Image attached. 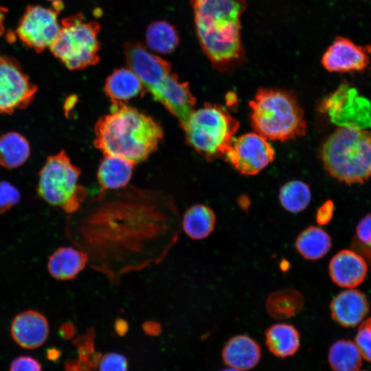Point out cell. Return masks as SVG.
Segmentation results:
<instances>
[{
	"label": "cell",
	"instance_id": "cell-5",
	"mask_svg": "<svg viewBox=\"0 0 371 371\" xmlns=\"http://www.w3.org/2000/svg\"><path fill=\"white\" fill-rule=\"evenodd\" d=\"M249 106L252 127L267 139L284 142L306 132L304 111L289 91L260 88Z\"/></svg>",
	"mask_w": 371,
	"mask_h": 371
},
{
	"label": "cell",
	"instance_id": "cell-15",
	"mask_svg": "<svg viewBox=\"0 0 371 371\" xmlns=\"http://www.w3.org/2000/svg\"><path fill=\"white\" fill-rule=\"evenodd\" d=\"M328 271L331 280L337 285L353 288L365 279L368 267L362 256L355 251L344 249L330 260Z\"/></svg>",
	"mask_w": 371,
	"mask_h": 371
},
{
	"label": "cell",
	"instance_id": "cell-34",
	"mask_svg": "<svg viewBox=\"0 0 371 371\" xmlns=\"http://www.w3.org/2000/svg\"><path fill=\"white\" fill-rule=\"evenodd\" d=\"M334 212L333 203L328 200L322 204L317 210L316 222L319 225L328 224L332 219Z\"/></svg>",
	"mask_w": 371,
	"mask_h": 371
},
{
	"label": "cell",
	"instance_id": "cell-29",
	"mask_svg": "<svg viewBox=\"0 0 371 371\" xmlns=\"http://www.w3.org/2000/svg\"><path fill=\"white\" fill-rule=\"evenodd\" d=\"M356 231L357 239L352 244L353 249L361 256L371 259V214L359 223Z\"/></svg>",
	"mask_w": 371,
	"mask_h": 371
},
{
	"label": "cell",
	"instance_id": "cell-2",
	"mask_svg": "<svg viewBox=\"0 0 371 371\" xmlns=\"http://www.w3.org/2000/svg\"><path fill=\"white\" fill-rule=\"evenodd\" d=\"M199 41L212 66L228 71L242 64L245 52L240 18L245 0H191Z\"/></svg>",
	"mask_w": 371,
	"mask_h": 371
},
{
	"label": "cell",
	"instance_id": "cell-42",
	"mask_svg": "<svg viewBox=\"0 0 371 371\" xmlns=\"http://www.w3.org/2000/svg\"><path fill=\"white\" fill-rule=\"evenodd\" d=\"M49 1H52V3H60V2H62L63 0H47Z\"/></svg>",
	"mask_w": 371,
	"mask_h": 371
},
{
	"label": "cell",
	"instance_id": "cell-12",
	"mask_svg": "<svg viewBox=\"0 0 371 371\" xmlns=\"http://www.w3.org/2000/svg\"><path fill=\"white\" fill-rule=\"evenodd\" d=\"M225 159L240 174L254 175L274 159L275 151L267 139L248 133L233 140Z\"/></svg>",
	"mask_w": 371,
	"mask_h": 371
},
{
	"label": "cell",
	"instance_id": "cell-24",
	"mask_svg": "<svg viewBox=\"0 0 371 371\" xmlns=\"http://www.w3.org/2000/svg\"><path fill=\"white\" fill-rule=\"evenodd\" d=\"M295 245L297 252L304 258L317 260L329 251L332 241L329 234L323 229L309 226L298 234Z\"/></svg>",
	"mask_w": 371,
	"mask_h": 371
},
{
	"label": "cell",
	"instance_id": "cell-14",
	"mask_svg": "<svg viewBox=\"0 0 371 371\" xmlns=\"http://www.w3.org/2000/svg\"><path fill=\"white\" fill-rule=\"evenodd\" d=\"M11 335L15 342L26 349L42 346L49 335V323L40 312L27 310L17 314L11 324Z\"/></svg>",
	"mask_w": 371,
	"mask_h": 371
},
{
	"label": "cell",
	"instance_id": "cell-44",
	"mask_svg": "<svg viewBox=\"0 0 371 371\" xmlns=\"http://www.w3.org/2000/svg\"><path fill=\"white\" fill-rule=\"evenodd\" d=\"M0 60H1V57H0Z\"/></svg>",
	"mask_w": 371,
	"mask_h": 371
},
{
	"label": "cell",
	"instance_id": "cell-25",
	"mask_svg": "<svg viewBox=\"0 0 371 371\" xmlns=\"http://www.w3.org/2000/svg\"><path fill=\"white\" fill-rule=\"evenodd\" d=\"M30 146L27 139L17 132H8L0 136V165L16 168L28 159Z\"/></svg>",
	"mask_w": 371,
	"mask_h": 371
},
{
	"label": "cell",
	"instance_id": "cell-16",
	"mask_svg": "<svg viewBox=\"0 0 371 371\" xmlns=\"http://www.w3.org/2000/svg\"><path fill=\"white\" fill-rule=\"evenodd\" d=\"M330 309L333 319L346 327L355 326L369 312V303L359 291L348 289L332 300Z\"/></svg>",
	"mask_w": 371,
	"mask_h": 371
},
{
	"label": "cell",
	"instance_id": "cell-4",
	"mask_svg": "<svg viewBox=\"0 0 371 371\" xmlns=\"http://www.w3.org/2000/svg\"><path fill=\"white\" fill-rule=\"evenodd\" d=\"M124 52L128 67L140 79L145 92L150 93L179 122L184 121L196 104L189 84L179 81L178 76L171 73L168 62L150 53L140 44H126Z\"/></svg>",
	"mask_w": 371,
	"mask_h": 371
},
{
	"label": "cell",
	"instance_id": "cell-22",
	"mask_svg": "<svg viewBox=\"0 0 371 371\" xmlns=\"http://www.w3.org/2000/svg\"><path fill=\"white\" fill-rule=\"evenodd\" d=\"M216 218L214 211L203 204H195L184 213L181 226L188 236L194 240H201L214 231Z\"/></svg>",
	"mask_w": 371,
	"mask_h": 371
},
{
	"label": "cell",
	"instance_id": "cell-7",
	"mask_svg": "<svg viewBox=\"0 0 371 371\" xmlns=\"http://www.w3.org/2000/svg\"><path fill=\"white\" fill-rule=\"evenodd\" d=\"M239 126L238 120L223 106L205 103L194 110L181 127L187 143L210 160L225 156Z\"/></svg>",
	"mask_w": 371,
	"mask_h": 371
},
{
	"label": "cell",
	"instance_id": "cell-28",
	"mask_svg": "<svg viewBox=\"0 0 371 371\" xmlns=\"http://www.w3.org/2000/svg\"><path fill=\"white\" fill-rule=\"evenodd\" d=\"M279 200L282 207L286 211L299 213L309 205L311 191L309 186L302 181H290L281 187Z\"/></svg>",
	"mask_w": 371,
	"mask_h": 371
},
{
	"label": "cell",
	"instance_id": "cell-9",
	"mask_svg": "<svg viewBox=\"0 0 371 371\" xmlns=\"http://www.w3.org/2000/svg\"><path fill=\"white\" fill-rule=\"evenodd\" d=\"M60 33L49 47L53 55L70 70H81L100 60V25L86 22L77 14L62 20Z\"/></svg>",
	"mask_w": 371,
	"mask_h": 371
},
{
	"label": "cell",
	"instance_id": "cell-27",
	"mask_svg": "<svg viewBox=\"0 0 371 371\" xmlns=\"http://www.w3.org/2000/svg\"><path fill=\"white\" fill-rule=\"evenodd\" d=\"M146 40L148 47L154 52L168 54L179 43V36L175 27L165 21L151 23L147 28Z\"/></svg>",
	"mask_w": 371,
	"mask_h": 371
},
{
	"label": "cell",
	"instance_id": "cell-8",
	"mask_svg": "<svg viewBox=\"0 0 371 371\" xmlns=\"http://www.w3.org/2000/svg\"><path fill=\"white\" fill-rule=\"evenodd\" d=\"M80 172L65 151L49 156L39 172L38 196L68 214L75 212L87 196V189L78 184Z\"/></svg>",
	"mask_w": 371,
	"mask_h": 371
},
{
	"label": "cell",
	"instance_id": "cell-40",
	"mask_svg": "<svg viewBox=\"0 0 371 371\" xmlns=\"http://www.w3.org/2000/svg\"><path fill=\"white\" fill-rule=\"evenodd\" d=\"M226 101L228 104H232L234 102H236V96L234 93H229L227 95Z\"/></svg>",
	"mask_w": 371,
	"mask_h": 371
},
{
	"label": "cell",
	"instance_id": "cell-37",
	"mask_svg": "<svg viewBox=\"0 0 371 371\" xmlns=\"http://www.w3.org/2000/svg\"><path fill=\"white\" fill-rule=\"evenodd\" d=\"M101 358H102L101 353L93 352L92 353L91 358L89 359L90 367L93 368H97L99 366Z\"/></svg>",
	"mask_w": 371,
	"mask_h": 371
},
{
	"label": "cell",
	"instance_id": "cell-6",
	"mask_svg": "<svg viewBox=\"0 0 371 371\" xmlns=\"http://www.w3.org/2000/svg\"><path fill=\"white\" fill-rule=\"evenodd\" d=\"M320 156L325 170L337 180L362 183L371 177V133L339 127L324 142Z\"/></svg>",
	"mask_w": 371,
	"mask_h": 371
},
{
	"label": "cell",
	"instance_id": "cell-30",
	"mask_svg": "<svg viewBox=\"0 0 371 371\" xmlns=\"http://www.w3.org/2000/svg\"><path fill=\"white\" fill-rule=\"evenodd\" d=\"M19 191L8 181H0V214H2L20 201Z\"/></svg>",
	"mask_w": 371,
	"mask_h": 371
},
{
	"label": "cell",
	"instance_id": "cell-32",
	"mask_svg": "<svg viewBox=\"0 0 371 371\" xmlns=\"http://www.w3.org/2000/svg\"><path fill=\"white\" fill-rule=\"evenodd\" d=\"M99 370L100 371H127L128 362L124 355L109 352L102 357Z\"/></svg>",
	"mask_w": 371,
	"mask_h": 371
},
{
	"label": "cell",
	"instance_id": "cell-33",
	"mask_svg": "<svg viewBox=\"0 0 371 371\" xmlns=\"http://www.w3.org/2000/svg\"><path fill=\"white\" fill-rule=\"evenodd\" d=\"M10 371H41L39 363L30 357H19L15 359Z\"/></svg>",
	"mask_w": 371,
	"mask_h": 371
},
{
	"label": "cell",
	"instance_id": "cell-35",
	"mask_svg": "<svg viewBox=\"0 0 371 371\" xmlns=\"http://www.w3.org/2000/svg\"><path fill=\"white\" fill-rule=\"evenodd\" d=\"M144 331L152 336H157L161 333V326L154 322H147L143 324Z\"/></svg>",
	"mask_w": 371,
	"mask_h": 371
},
{
	"label": "cell",
	"instance_id": "cell-26",
	"mask_svg": "<svg viewBox=\"0 0 371 371\" xmlns=\"http://www.w3.org/2000/svg\"><path fill=\"white\" fill-rule=\"evenodd\" d=\"M328 360L334 371H358L361 366V355L350 340H339L330 348Z\"/></svg>",
	"mask_w": 371,
	"mask_h": 371
},
{
	"label": "cell",
	"instance_id": "cell-39",
	"mask_svg": "<svg viewBox=\"0 0 371 371\" xmlns=\"http://www.w3.org/2000/svg\"><path fill=\"white\" fill-rule=\"evenodd\" d=\"M238 205L240 206V207L243 210H247L249 207V205H250V201L249 200V199L246 196H241L238 199Z\"/></svg>",
	"mask_w": 371,
	"mask_h": 371
},
{
	"label": "cell",
	"instance_id": "cell-21",
	"mask_svg": "<svg viewBox=\"0 0 371 371\" xmlns=\"http://www.w3.org/2000/svg\"><path fill=\"white\" fill-rule=\"evenodd\" d=\"M265 342L269 350L275 356L286 358L293 355L300 347V335L293 325L275 324L265 332Z\"/></svg>",
	"mask_w": 371,
	"mask_h": 371
},
{
	"label": "cell",
	"instance_id": "cell-38",
	"mask_svg": "<svg viewBox=\"0 0 371 371\" xmlns=\"http://www.w3.org/2000/svg\"><path fill=\"white\" fill-rule=\"evenodd\" d=\"M7 12L8 10L6 8L0 6V36L3 34L5 31L4 21Z\"/></svg>",
	"mask_w": 371,
	"mask_h": 371
},
{
	"label": "cell",
	"instance_id": "cell-23",
	"mask_svg": "<svg viewBox=\"0 0 371 371\" xmlns=\"http://www.w3.org/2000/svg\"><path fill=\"white\" fill-rule=\"evenodd\" d=\"M304 304V296L299 291L283 289L269 294L266 300L265 308L271 317L286 319L300 313Z\"/></svg>",
	"mask_w": 371,
	"mask_h": 371
},
{
	"label": "cell",
	"instance_id": "cell-1",
	"mask_svg": "<svg viewBox=\"0 0 371 371\" xmlns=\"http://www.w3.org/2000/svg\"><path fill=\"white\" fill-rule=\"evenodd\" d=\"M98 203L67 221V235L112 283L160 262L179 237L177 210L160 197L137 192Z\"/></svg>",
	"mask_w": 371,
	"mask_h": 371
},
{
	"label": "cell",
	"instance_id": "cell-17",
	"mask_svg": "<svg viewBox=\"0 0 371 371\" xmlns=\"http://www.w3.org/2000/svg\"><path fill=\"white\" fill-rule=\"evenodd\" d=\"M224 363L235 369L246 371L254 368L261 358L259 344L246 335L231 337L221 352Z\"/></svg>",
	"mask_w": 371,
	"mask_h": 371
},
{
	"label": "cell",
	"instance_id": "cell-43",
	"mask_svg": "<svg viewBox=\"0 0 371 371\" xmlns=\"http://www.w3.org/2000/svg\"><path fill=\"white\" fill-rule=\"evenodd\" d=\"M368 51H369L370 52H371V45H369L368 46Z\"/></svg>",
	"mask_w": 371,
	"mask_h": 371
},
{
	"label": "cell",
	"instance_id": "cell-18",
	"mask_svg": "<svg viewBox=\"0 0 371 371\" xmlns=\"http://www.w3.org/2000/svg\"><path fill=\"white\" fill-rule=\"evenodd\" d=\"M88 257L85 252L72 247H61L52 254L47 261L49 275L58 280H71L85 269Z\"/></svg>",
	"mask_w": 371,
	"mask_h": 371
},
{
	"label": "cell",
	"instance_id": "cell-19",
	"mask_svg": "<svg viewBox=\"0 0 371 371\" xmlns=\"http://www.w3.org/2000/svg\"><path fill=\"white\" fill-rule=\"evenodd\" d=\"M104 91L112 105L118 106L145 93L137 76L128 67L115 69L106 80Z\"/></svg>",
	"mask_w": 371,
	"mask_h": 371
},
{
	"label": "cell",
	"instance_id": "cell-41",
	"mask_svg": "<svg viewBox=\"0 0 371 371\" xmlns=\"http://www.w3.org/2000/svg\"><path fill=\"white\" fill-rule=\"evenodd\" d=\"M221 371H243V370H240L235 369V368L229 367V368L223 369V370H222Z\"/></svg>",
	"mask_w": 371,
	"mask_h": 371
},
{
	"label": "cell",
	"instance_id": "cell-36",
	"mask_svg": "<svg viewBox=\"0 0 371 371\" xmlns=\"http://www.w3.org/2000/svg\"><path fill=\"white\" fill-rule=\"evenodd\" d=\"M128 328V324L125 320L120 319L115 322V329L118 335L124 336L126 333Z\"/></svg>",
	"mask_w": 371,
	"mask_h": 371
},
{
	"label": "cell",
	"instance_id": "cell-13",
	"mask_svg": "<svg viewBox=\"0 0 371 371\" xmlns=\"http://www.w3.org/2000/svg\"><path fill=\"white\" fill-rule=\"evenodd\" d=\"M321 61L327 71L339 73L361 71L370 63L366 49L343 36L335 38Z\"/></svg>",
	"mask_w": 371,
	"mask_h": 371
},
{
	"label": "cell",
	"instance_id": "cell-20",
	"mask_svg": "<svg viewBox=\"0 0 371 371\" xmlns=\"http://www.w3.org/2000/svg\"><path fill=\"white\" fill-rule=\"evenodd\" d=\"M135 164L121 157L104 155L97 174L102 189L118 190L125 187L130 181Z\"/></svg>",
	"mask_w": 371,
	"mask_h": 371
},
{
	"label": "cell",
	"instance_id": "cell-10",
	"mask_svg": "<svg viewBox=\"0 0 371 371\" xmlns=\"http://www.w3.org/2000/svg\"><path fill=\"white\" fill-rule=\"evenodd\" d=\"M58 12L53 7L28 5L16 27V36L25 46L37 53L49 49L60 31Z\"/></svg>",
	"mask_w": 371,
	"mask_h": 371
},
{
	"label": "cell",
	"instance_id": "cell-31",
	"mask_svg": "<svg viewBox=\"0 0 371 371\" xmlns=\"http://www.w3.org/2000/svg\"><path fill=\"white\" fill-rule=\"evenodd\" d=\"M356 344L361 355L371 361V317L365 320L359 328Z\"/></svg>",
	"mask_w": 371,
	"mask_h": 371
},
{
	"label": "cell",
	"instance_id": "cell-3",
	"mask_svg": "<svg viewBox=\"0 0 371 371\" xmlns=\"http://www.w3.org/2000/svg\"><path fill=\"white\" fill-rule=\"evenodd\" d=\"M94 146L104 155L126 159L135 164L154 153L163 138L161 126L151 117L126 104L111 106L94 127Z\"/></svg>",
	"mask_w": 371,
	"mask_h": 371
},
{
	"label": "cell",
	"instance_id": "cell-11",
	"mask_svg": "<svg viewBox=\"0 0 371 371\" xmlns=\"http://www.w3.org/2000/svg\"><path fill=\"white\" fill-rule=\"evenodd\" d=\"M37 90L16 60L11 57L1 58L0 113L11 114L27 107Z\"/></svg>",
	"mask_w": 371,
	"mask_h": 371
}]
</instances>
